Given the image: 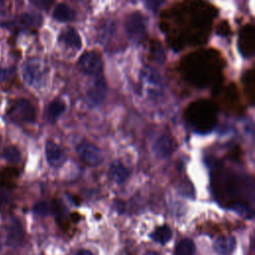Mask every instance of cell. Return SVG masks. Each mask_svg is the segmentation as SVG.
<instances>
[{
    "instance_id": "6da1fadb",
    "label": "cell",
    "mask_w": 255,
    "mask_h": 255,
    "mask_svg": "<svg viewBox=\"0 0 255 255\" xmlns=\"http://www.w3.org/2000/svg\"><path fill=\"white\" fill-rule=\"evenodd\" d=\"M188 119L199 129H209L215 123L214 108L209 103H194L189 107Z\"/></svg>"
},
{
    "instance_id": "7a4b0ae2",
    "label": "cell",
    "mask_w": 255,
    "mask_h": 255,
    "mask_svg": "<svg viewBox=\"0 0 255 255\" xmlns=\"http://www.w3.org/2000/svg\"><path fill=\"white\" fill-rule=\"evenodd\" d=\"M23 74L25 81L30 86L40 87L45 81L47 70L42 61L39 59H31L25 63Z\"/></svg>"
},
{
    "instance_id": "3957f363",
    "label": "cell",
    "mask_w": 255,
    "mask_h": 255,
    "mask_svg": "<svg viewBox=\"0 0 255 255\" xmlns=\"http://www.w3.org/2000/svg\"><path fill=\"white\" fill-rule=\"evenodd\" d=\"M8 115L15 122L33 123L36 118V111L28 100L19 99L12 104Z\"/></svg>"
},
{
    "instance_id": "277c9868",
    "label": "cell",
    "mask_w": 255,
    "mask_h": 255,
    "mask_svg": "<svg viewBox=\"0 0 255 255\" xmlns=\"http://www.w3.org/2000/svg\"><path fill=\"white\" fill-rule=\"evenodd\" d=\"M78 67L84 74L98 77L103 71V61L98 53L86 52L79 59Z\"/></svg>"
},
{
    "instance_id": "5b68a950",
    "label": "cell",
    "mask_w": 255,
    "mask_h": 255,
    "mask_svg": "<svg viewBox=\"0 0 255 255\" xmlns=\"http://www.w3.org/2000/svg\"><path fill=\"white\" fill-rule=\"evenodd\" d=\"M77 152L82 160L90 166H98L103 161V153L101 149L90 141H81L77 145Z\"/></svg>"
},
{
    "instance_id": "8992f818",
    "label": "cell",
    "mask_w": 255,
    "mask_h": 255,
    "mask_svg": "<svg viewBox=\"0 0 255 255\" xmlns=\"http://www.w3.org/2000/svg\"><path fill=\"white\" fill-rule=\"evenodd\" d=\"M126 29L131 39H141L145 33V21L143 16L139 12L129 14L126 21Z\"/></svg>"
},
{
    "instance_id": "52a82bcc",
    "label": "cell",
    "mask_w": 255,
    "mask_h": 255,
    "mask_svg": "<svg viewBox=\"0 0 255 255\" xmlns=\"http://www.w3.org/2000/svg\"><path fill=\"white\" fill-rule=\"evenodd\" d=\"M45 153H46L47 161L53 167L61 166L66 160V156H65L64 151L53 140H47L46 141Z\"/></svg>"
},
{
    "instance_id": "ba28073f",
    "label": "cell",
    "mask_w": 255,
    "mask_h": 255,
    "mask_svg": "<svg viewBox=\"0 0 255 255\" xmlns=\"http://www.w3.org/2000/svg\"><path fill=\"white\" fill-rule=\"evenodd\" d=\"M24 229L17 219H11L7 226V244L11 247H18L23 243Z\"/></svg>"
},
{
    "instance_id": "9c48e42d",
    "label": "cell",
    "mask_w": 255,
    "mask_h": 255,
    "mask_svg": "<svg viewBox=\"0 0 255 255\" xmlns=\"http://www.w3.org/2000/svg\"><path fill=\"white\" fill-rule=\"evenodd\" d=\"M173 150H174V141L167 134L160 135L153 144V152L155 153L156 156L160 158L169 156Z\"/></svg>"
},
{
    "instance_id": "30bf717a",
    "label": "cell",
    "mask_w": 255,
    "mask_h": 255,
    "mask_svg": "<svg viewBox=\"0 0 255 255\" xmlns=\"http://www.w3.org/2000/svg\"><path fill=\"white\" fill-rule=\"evenodd\" d=\"M106 91H107V86L105 79L102 77V75L96 77V80L93 84V86L90 88L88 91V97L89 100L94 104V105H99L103 102L106 96Z\"/></svg>"
},
{
    "instance_id": "8fae6325",
    "label": "cell",
    "mask_w": 255,
    "mask_h": 255,
    "mask_svg": "<svg viewBox=\"0 0 255 255\" xmlns=\"http://www.w3.org/2000/svg\"><path fill=\"white\" fill-rule=\"evenodd\" d=\"M214 250L220 255H230L236 247V239L231 236H219L214 242Z\"/></svg>"
},
{
    "instance_id": "7c38bea8",
    "label": "cell",
    "mask_w": 255,
    "mask_h": 255,
    "mask_svg": "<svg viewBox=\"0 0 255 255\" xmlns=\"http://www.w3.org/2000/svg\"><path fill=\"white\" fill-rule=\"evenodd\" d=\"M40 22H41V18L39 17V15L26 13V14L20 15L18 18L11 21L10 26L17 29H28V28H32L39 25Z\"/></svg>"
},
{
    "instance_id": "4fadbf2b",
    "label": "cell",
    "mask_w": 255,
    "mask_h": 255,
    "mask_svg": "<svg viewBox=\"0 0 255 255\" xmlns=\"http://www.w3.org/2000/svg\"><path fill=\"white\" fill-rule=\"evenodd\" d=\"M109 173L112 180L120 184L125 182L128 179L129 175V170L121 161L115 160L110 165Z\"/></svg>"
},
{
    "instance_id": "5bb4252c",
    "label": "cell",
    "mask_w": 255,
    "mask_h": 255,
    "mask_svg": "<svg viewBox=\"0 0 255 255\" xmlns=\"http://www.w3.org/2000/svg\"><path fill=\"white\" fill-rule=\"evenodd\" d=\"M53 17L60 22H69L76 18V13L66 4H58L53 11Z\"/></svg>"
},
{
    "instance_id": "9a60e30c",
    "label": "cell",
    "mask_w": 255,
    "mask_h": 255,
    "mask_svg": "<svg viewBox=\"0 0 255 255\" xmlns=\"http://www.w3.org/2000/svg\"><path fill=\"white\" fill-rule=\"evenodd\" d=\"M60 39L62 42H64L67 46L73 47V48H80L82 43H81V38L77 31L72 28H68L62 31Z\"/></svg>"
},
{
    "instance_id": "2e32d148",
    "label": "cell",
    "mask_w": 255,
    "mask_h": 255,
    "mask_svg": "<svg viewBox=\"0 0 255 255\" xmlns=\"http://www.w3.org/2000/svg\"><path fill=\"white\" fill-rule=\"evenodd\" d=\"M172 233L170 228L167 225H162L157 227L151 234L150 237L157 243L160 244H165L166 242H168L171 239Z\"/></svg>"
},
{
    "instance_id": "e0dca14e",
    "label": "cell",
    "mask_w": 255,
    "mask_h": 255,
    "mask_svg": "<svg viewBox=\"0 0 255 255\" xmlns=\"http://www.w3.org/2000/svg\"><path fill=\"white\" fill-rule=\"evenodd\" d=\"M240 46L242 49H245L247 51V54H252L254 46V34L252 27H247L245 28V30L242 31Z\"/></svg>"
},
{
    "instance_id": "ac0fdd59",
    "label": "cell",
    "mask_w": 255,
    "mask_h": 255,
    "mask_svg": "<svg viewBox=\"0 0 255 255\" xmlns=\"http://www.w3.org/2000/svg\"><path fill=\"white\" fill-rule=\"evenodd\" d=\"M195 245L192 240L184 238L178 242L175 248V255H194Z\"/></svg>"
},
{
    "instance_id": "d6986e66",
    "label": "cell",
    "mask_w": 255,
    "mask_h": 255,
    "mask_svg": "<svg viewBox=\"0 0 255 255\" xmlns=\"http://www.w3.org/2000/svg\"><path fill=\"white\" fill-rule=\"evenodd\" d=\"M65 111V104L60 100L53 101L48 107V116L50 120H57Z\"/></svg>"
},
{
    "instance_id": "ffe728a7",
    "label": "cell",
    "mask_w": 255,
    "mask_h": 255,
    "mask_svg": "<svg viewBox=\"0 0 255 255\" xmlns=\"http://www.w3.org/2000/svg\"><path fill=\"white\" fill-rule=\"evenodd\" d=\"M2 156L10 163H17L21 159V153L15 146H7L2 151Z\"/></svg>"
},
{
    "instance_id": "44dd1931",
    "label": "cell",
    "mask_w": 255,
    "mask_h": 255,
    "mask_svg": "<svg viewBox=\"0 0 255 255\" xmlns=\"http://www.w3.org/2000/svg\"><path fill=\"white\" fill-rule=\"evenodd\" d=\"M33 211L34 213H36L37 215H40V216H46L49 214L50 212V207L48 205L47 202L45 201H40L38 203H36L34 206H33Z\"/></svg>"
},
{
    "instance_id": "7402d4cb",
    "label": "cell",
    "mask_w": 255,
    "mask_h": 255,
    "mask_svg": "<svg viewBox=\"0 0 255 255\" xmlns=\"http://www.w3.org/2000/svg\"><path fill=\"white\" fill-rule=\"evenodd\" d=\"M233 209L235 211H237L238 213H240L241 215H244V216H247V217H252L251 209H249V207L247 205L243 204L242 202L241 203H236L235 206H233Z\"/></svg>"
},
{
    "instance_id": "603a6c76",
    "label": "cell",
    "mask_w": 255,
    "mask_h": 255,
    "mask_svg": "<svg viewBox=\"0 0 255 255\" xmlns=\"http://www.w3.org/2000/svg\"><path fill=\"white\" fill-rule=\"evenodd\" d=\"M30 2L39 9L47 10L51 7L53 0H30Z\"/></svg>"
},
{
    "instance_id": "cb8c5ba5",
    "label": "cell",
    "mask_w": 255,
    "mask_h": 255,
    "mask_svg": "<svg viewBox=\"0 0 255 255\" xmlns=\"http://www.w3.org/2000/svg\"><path fill=\"white\" fill-rule=\"evenodd\" d=\"M143 1L147 6V8L152 11H156L165 2V0H143Z\"/></svg>"
},
{
    "instance_id": "d4e9b609",
    "label": "cell",
    "mask_w": 255,
    "mask_h": 255,
    "mask_svg": "<svg viewBox=\"0 0 255 255\" xmlns=\"http://www.w3.org/2000/svg\"><path fill=\"white\" fill-rule=\"evenodd\" d=\"M11 69H1L0 68V81H6L12 74Z\"/></svg>"
},
{
    "instance_id": "484cf974",
    "label": "cell",
    "mask_w": 255,
    "mask_h": 255,
    "mask_svg": "<svg viewBox=\"0 0 255 255\" xmlns=\"http://www.w3.org/2000/svg\"><path fill=\"white\" fill-rule=\"evenodd\" d=\"M76 255H94V254L91 251H89V250L82 249V250H79Z\"/></svg>"
},
{
    "instance_id": "4316f807",
    "label": "cell",
    "mask_w": 255,
    "mask_h": 255,
    "mask_svg": "<svg viewBox=\"0 0 255 255\" xmlns=\"http://www.w3.org/2000/svg\"><path fill=\"white\" fill-rule=\"evenodd\" d=\"M4 8H5L4 0H0V14L4 13Z\"/></svg>"
},
{
    "instance_id": "83f0119b",
    "label": "cell",
    "mask_w": 255,
    "mask_h": 255,
    "mask_svg": "<svg viewBox=\"0 0 255 255\" xmlns=\"http://www.w3.org/2000/svg\"><path fill=\"white\" fill-rule=\"evenodd\" d=\"M144 255H160V254H158V253H156V252H153V251H148V252H146Z\"/></svg>"
},
{
    "instance_id": "f1b7e54d",
    "label": "cell",
    "mask_w": 255,
    "mask_h": 255,
    "mask_svg": "<svg viewBox=\"0 0 255 255\" xmlns=\"http://www.w3.org/2000/svg\"><path fill=\"white\" fill-rule=\"evenodd\" d=\"M0 248H1V245H0Z\"/></svg>"
}]
</instances>
